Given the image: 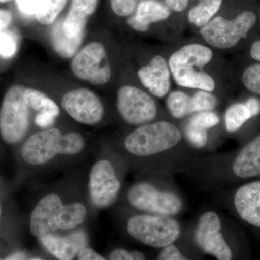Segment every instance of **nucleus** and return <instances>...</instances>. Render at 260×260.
Instances as JSON below:
<instances>
[{"label":"nucleus","mask_w":260,"mask_h":260,"mask_svg":"<svg viewBox=\"0 0 260 260\" xmlns=\"http://www.w3.org/2000/svg\"><path fill=\"white\" fill-rule=\"evenodd\" d=\"M85 147V140L80 133L62 135L57 128H50L31 135L22 147L21 155L27 164L43 165L59 155H77Z\"/></svg>","instance_id":"obj_1"},{"label":"nucleus","mask_w":260,"mask_h":260,"mask_svg":"<svg viewBox=\"0 0 260 260\" xmlns=\"http://www.w3.org/2000/svg\"><path fill=\"white\" fill-rule=\"evenodd\" d=\"M213 51L199 44H190L175 51L169 58V66L174 79L184 88L213 92L215 80L204 70L211 61Z\"/></svg>","instance_id":"obj_2"},{"label":"nucleus","mask_w":260,"mask_h":260,"mask_svg":"<svg viewBox=\"0 0 260 260\" xmlns=\"http://www.w3.org/2000/svg\"><path fill=\"white\" fill-rule=\"evenodd\" d=\"M182 138L177 126L169 121H160L137 128L126 136L124 147L135 156H152L177 146Z\"/></svg>","instance_id":"obj_3"},{"label":"nucleus","mask_w":260,"mask_h":260,"mask_svg":"<svg viewBox=\"0 0 260 260\" xmlns=\"http://www.w3.org/2000/svg\"><path fill=\"white\" fill-rule=\"evenodd\" d=\"M126 229L132 237L145 245L164 248L174 244L181 234V228L172 216L142 214L128 220Z\"/></svg>","instance_id":"obj_4"},{"label":"nucleus","mask_w":260,"mask_h":260,"mask_svg":"<svg viewBox=\"0 0 260 260\" xmlns=\"http://www.w3.org/2000/svg\"><path fill=\"white\" fill-rule=\"evenodd\" d=\"M25 87L15 85L5 94L0 109V134L5 143L16 144L28 132L30 111L24 99Z\"/></svg>","instance_id":"obj_5"},{"label":"nucleus","mask_w":260,"mask_h":260,"mask_svg":"<svg viewBox=\"0 0 260 260\" xmlns=\"http://www.w3.org/2000/svg\"><path fill=\"white\" fill-rule=\"evenodd\" d=\"M256 22L255 14L250 11L242 12L234 20L215 17L202 27L200 34L211 47L229 49L245 37Z\"/></svg>","instance_id":"obj_6"},{"label":"nucleus","mask_w":260,"mask_h":260,"mask_svg":"<svg viewBox=\"0 0 260 260\" xmlns=\"http://www.w3.org/2000/svg\"><path fill=\"white\" fill-rule=\"evenodd\" d=\"M128 201L133 208L153 215L174 216L180 213L183 202L175 193L160 190L148 182H138L130 188Z\"/></svg>","instance_id":"obj_7"},{"label":"nucleus","mask_w":260,"mask_h":260,"mask_svg":"<svg viewBox=\"0 0 260 260\" xmlns=\"http://www.w3.org/2000/svg\"><path fill=\"white\" fill-rule=\"evenodd\" d=\"M73 75L92 85L107 83L112 77L107 51L101 43H90L73 56L71 62Z\"/></svg>","instance_id":"obj_8"},{"label":"nucleus","mask_w":260,"mask_h":260,"mask_svg":"<svg viewBox=\"0 0 260 260\" xmlns=\"http://www.w3.org/2000/svg\"><path fill=\"white\" fill-rule=\"evenodd\" d=\"M116 106L121 117L132 125L148 124L155 119L158 112L153 98L133 85L119 89Z\"/></svg>","instance_id":"obj_9"},{"label":"nucleus","mask_w":260,"mask_h":260,"mask_svg":"<svg viewBox=\"0 0 260 260\" xmlns=\"http://www.w3.org/2000/svg\"><path fill=\"white\" fill-rule=\"evenodd\" d=\"M61 106L72 119L84 125H96L104 115L100 98L88 88L67 92L61 98Z\"/></svg>","instance_id":"obj_10"},{"label":"nucleus","mask_w":260,"mask_h":260,"mask_svg":"<svg viewBox=\"0 0 260 260\" xmlns=\"http://www.w3.org/2000/svg\"><path fill=\"white\" fill-rule=\"evenodd\" d=\"M120 189L121 183L112 162L103 159L95 162L89 177V193L94 206L109 208L115 203Z\"/></svg>","instance_id":"obj_11"},{"label":"nucleus","mask_w":260,"mask_h":260,"mask_svg":"<svg viewBox=\"0 0 260 260\" xmlns=\"http://www.w3.org/2000/svg\"><path fill=\"white\" fill-rule=\"evenodd\" d=\"M221 221L218 214L208 211L200 217L194 232L197 245L206 254L218 260L232 259V249L228 245L223 234Z\"/></svg>","instance_id":"obj_12"},{"label":"nucleus","mask_w":260,"mask_h":260,"mask_svg":"<svg viewBox=\"0 0 260 260\" xmlns=\"http://www.w3.org/2000/svg\"><path fill=\"white\" fill-rule=\"evenodd\" d=\"M64 205L59 195L51 193L39 200L31 213L30 232L38 238L61 230Z\"/></svg>","instance_id":"obj_13"},{"label":"nucleus","mask_w":260,"mask_h":260,"mask_svg":"<svg viewBox=\"0 0 260 260\" xmlns=\"http://www.w3.org/2000/svg\"><path fill=\"white\" fill-rule=\"evenodd\" d=\"M138 75L143 86L155 96L162 98L169 93L171 70L164 56H153L148 65L138 70Z\"/></svg>","instance_id":"obj_14"},{"label":"nucleus","mask_w":260,"mask_h":260,"mask_svg":"<svg viewBox=\"0 0 260 260\" xmlns=\"http://www.w3.org/2000/svg\"><path fill=\"white\" fill-rule=\"evenodd\" d=\"M39 239L51 255L60 260L74 259L78 251L87 245L88 241L86 234L83 231H78L67 237L48 234Z\"/></svg>","instance_id":"obj_15"},{"label":"nucleus","mask_w":260,"mask_h":260,"mask_svg":"<svg viewBox=\"0 0 260 260\" xmlns=\"http://www.w3.org/2000/svg\"><path fill=\"white\" fill-rule=\"evenodd\" d=\"M234 206L243 220L260 228V181L241 186L234 196Z\"/></svg>","instance_id":"obj_16"},{"label":"nucleus","mask_w":260,"mask_h":260,"mask_svg":"<svg viewBox=\"0 0 260 260\" xmlns=\"http://www.w3.org/2000/svg\"><path fill=\"white\" fill-rule=\"evenodd\" d=\"M99 0H73L62 21L63 32L68 37L85 34L89 18L97 10Z\"/></svg>","instance_id":"obj_17"},{"label":"nucleus","mask_w":260,"mask_h":260,"mask_svg":"<svg viewBox=\"0 0 260 260\" xmlns=\"http://www.w3.org/2000/svg\"><path fill=\"white\" fill-rule=\"evenodd\" d=\"M171 11L167 5L158 0H143L137 7L135 15L128 19L127 23L136 31L146 32L152 23L169 18Z\"/></svg>","instance_id":"obj_18"},{"label":"nucleus","mask_w":260,"mask_h":260,"mask_svg":"<svg viewBox=\"0 0 260 260\" xmlns=\"http://www.w3.org/2000/svg\"><path fill=\"white\" fill-rule=\"evenodd\" d=\"M234 174L239 178L260 176V135L242 149L233 164Z\"/></svg>","instance_id":"obj_19"},{"label":"nucleus","mask_w":260,"mask_h":260,"mask_svg":"<svg viewBox=\"0 0 260 260\" xmlns=\"http://www.w3.org/2000/svg\"><path fill=\"white\" fill-rule=\"evenodd\" d=\"M85 34L74 38L64 35L62 22L54 24L51 31V42L56 52L64 59L73 57L83 42Z\"/></svg>","instance_id":"obj_20"},{"label":"nucleus","mask_w":260,"mask_h":260,"mask_svg":"<svg viewBox=\"0 0 260 260\" xmlns=\"http://www.w3.org/2000/svg\"><path fill=\"white\" fill-rule=\"evenodd\" d=\"M24 99L29 108L39 113H47L55 117L60 114L57 104L42 91L34 88H25Z\"/></svg>","instance_id":"obj_21"},{"label":"nucleus","mask_w":260,"mask_h":260,"mask_svg":"<svg viewBox=\"0 0 260 260\" xmlns=\"http://www.w3.org/2000/svg\"><path fill=\"white\" fill-rule=\"evenodd\" d=\"M198 4L191 8L188 20L198 27L204 26L218 13L223 0H198Z\"/></svg>","instance_id":"obj_22"},{"label":"nucleus","mask_w":260,"mask_h":260,"mask_svg":"<svg viewBox=\"0 0 260 260\" xmlns=\"http://www.w3.org/2000/svg\"><path fill=\"white\" fill-rule=\"evenodd\" d=\"M167 106L171 115L176 119H181L194 113L191 97L179 90L169 94Z\"/></svg>","instance_id":"obj_23"},{"label":"nucleus","mask_w":260,"mask_h":260,"mask_svg":"<svg viewBox=\"0 0 260 260\" xmlns=\"http://www.w3.org/2000/svg\"><path fill=\"white\" fill-rule=\"evenodd\" d=\"M251 116L245 104H233L227 109L225 115V127L230 133L237 131Z\"/></svg>","instance_id":"obj_24"},{"label":"nucleus","mask_w":260,"mask_h":260,"mask_svg":"<svg viewBox=\"0 0 260 260\" xmlns=\"http://www.w3.org/2000/svg\"><path fill=\"white\" fill-rule=\"evenodd\" d=\"M68 0H45L42 8L36 13V20L44 25L54 24Z\"/></svg>","instance_id":"obj_25"},{"label":"nucleus","mask_w":260,"mask_h":260,"mask_svg":"<svg viewBox=\"0 0 260 260\" xmlns=\"http://www.w3.org/2000/svg\"><path fill=\"white\" fill-rule=\"evenodd\" d=\"M191 99L194 113L213 110L218 104V99L206 90H199L191 96Z\"/></svg>","instance_id":"obj_26"},{"label":"nucleus","mask_w":260,"mask_h":260,"mask_svg":"<svg viewBox=\"0 0 260 260\" xmlns=\"http://www.w3.org/2000/svg\"><path fill=\"white\" fill-rule=\"evenodd\" d=\"M242 81L249 91L260 95V64L248 67L243 73Z\"/></svg>","instance_id":"obj_27"},{"label":"nucleus","mask_w":260,"mask_h":260,"mask_svg":"<svg viewBox=\"0 0 260 260\" xmlns=\"http://www.w3.org/2000/svg\"><path fill=\"white\" fill-rule=\"evenodd\" d=\"M219 122H220L219 116L215 113L208 111V112L196 113V114H194L188 121L187 124L208 130L218 125Z\"/></svg>","instance_id":"obj_28"},{"label":"nucleus","mask_w":260,"mask_h":260,"mask_svg":"<svg viewBox=\"0 0 260 260\" xmlns=\"http://www.w3.org/2000/svg\"><path fill=\"white\" fill-rule=\"evenodd\" d=\"M184 133H185L186 140L194 148H204L208 143V136L207 129H201V128L187 124L186 126L185 130H184Z\"/></svg>","instance_id":"obj_29"},{"label":"nucleus","mask_w":260,"mask_h":260,"mask_svg":"<svg viewBox=\"0 0 260 260\" xmlns=\"http://www.w3.org/2000/svg\"><path fill=\"white\" fill-rule=\"evenodd\" d=\"M140 0H110L113 13L119 17L131 16L137 9Z\"/></svg>","instance_id":"obj_30"},{"label":"nucleus","mask_w":260,"mask_h":260,"mask_svg":"<svg viewBox=\"0 0 260 260\" xmlns=\"http://www.w3.org/2000/svg\"><path fill=\"white\" fill-rule=\"evenodd\" d=\"M17 50L13 38L6 32H0V55L4 58L12 57Z\"/></svg>","instance_id":"obj_31"},{"label":"nucleus","mask_w":260,"mask_h":260,"mask_svg":"<svg viewBox=\"0 0 260 260\" xmlns=\"http://www.w3.org/2000/svg\"><path fill=\"white\" fill-rule=\"evenodd\" d=\"M45 0H16L19 9L27 15H36Z\"/></svg>","instance_id":"obj_32"},{"label":"nucleus","mask_w":260,"mask_h":260,"mask_svg":"<svg viewBox=\"0 0 260 260\" xmlns=\"http://www.w3.org/2000/svg\"><path fill=\"white\" fill-rule=\"evenodd\" d=\"M159 260H185L186 256L181 254V251L174 244L164 246L158 256Z\"/></svg>","instance_id":"obj_33"},{"label":"nucleus","mask_w":260,"mask_h":260,"mask_svg":"<svg viewBox=\"0 0 260 260\" xmlns=\"http://www.w3.org/2000/svg\"><path fill=\"white\" fill-rule=\"evenodd\" d=\"M77 259L78 260H104L105 258L101 255L100 254L94 250L92 248L85 246L82 248L78 254H77Z\"/></svg>","instance_id":"obj_34"},{"label":"nucleus","mask_w":260,"mask_h":260,"mask_svg":"<svg viewBox=\"0 0 260 260\" xmlns=\"http://www.w3.org/2000/svg\"><path fill=\"white\" fill-rule=\"evenodd\" d=\"M56 118L47 113H39L36 116L35 122L40 127L47 128L54 124Z\"/></svg>","instance_id":"obj_35"},{"label":"nucleus","mask_w":260,"mask_h":260,"mask_svg":"<svg viewBox=\"0 0 260 260\" xmlns=\"http://www.w3.org/2000/svg\"><path fill=\"white\" fill-rule=\"evenodd\" d=\"M109 259L111 260H135L133 251L124 249H116L110 253Z\"/></svg>","instance_id":"obj_36"},{"label":"nucleus","mask_w":260,"mask_h":260,"mask_svg":"<svg viewBox=\"0 0 260 260\" xmlns=\"http://www.w3.org/2000/svg\"><path fill=\"white\" fill-rule=\"evenodd\" d=\"M164 2L169 9L179 13L187 8L189 0H164Z\"/></svg>","instance_id":"obj_37"},{"label":"nucleus","mask_w":260,"mask_h":260,"mask_svg":"<svg viewBox=\"0 0 260 260\" xmlns=\"http://www.w3.org/2000/svg\"><path fill=\"white\" fill-rule=\"evenodd\" d=\"M245 105L250 112L251 118L260 114V101L256 98L252 97L248 99L245 103Z\"/></svg>","instance_id":"obj_38"},{"label":"nucleus","mask_w":260,"mask_h":260,"mask_svg":"<svg viewBox=\"0 0 260 260\" xmlns=\"http://www.w3.org/2000/svg\"><path fill=\"white\" fill-rule=\"evenodd\" d=\"M12 20H13V15L10 11L0 10V29L8 27L11 23Z\"/></svg>","instance_id":"obj_39"},{"label":"nucleus","mask_w":260,"mask_h":260,"mask_svg":"<svg viewBox=\"0 0 260 260\" xmlns=\"http://www.w3.org/2000/svg\"><path fill=\"white\" fill-rule=\"evenodd\" d=\"M250 54L253 59L260 61V41L254 42L251 46Z\"/></svg>","instance_id":"obj_40"},{"label":"nucleus","mask_w":260,"mask_h":260,"mask_svg":"<svg viewBox=\"0 0 260 260\" xmlns=\"http://www.w3.org/2000/svg\"><path fill=\"white\" fill-rule=\"evenodd\" d=\"M27 259V255L23 251H16V252L13 253L10 255L7 256L5 259Z\"/></svg>","instance_id":"obj_41"},{"label":"nucleus","mask_w":260,"mask_h":260,"mask_svg":"<svg viewBox=\"0 0 260 260\" xmlns=\"http://www.w3.org/2000/svg\"><path fill=\"white\" fill-rule=\"evenodd\" d=\"M133 254H134L135 260H141L145 259L144 254L142 253L141 251H133Z\"/></svg>","instance_id":"obj_42"},{"label":"nucleus","mask_w":260,"mask_h":260,"mask_svg":"<svg viewBox=\"0 0 260 260\" xmlns=\"http://www.w3.org/2000/svg\"><path fill=\"white\" fill-rule=\"evenodd\" d=\"M10 0H0V3H7V2H9Z\"/></svg>","instance_id":"obj_43"},{"label":"nucleus","mask_w":260,"mask_h":260,"mask_svg":"<svg viewBox=\"0 0 260 260\" xmlns=\"http://www.w3.org/2000/svg\"><path fill=\"white\" fill-rule=\"evenodd\" d=\"M2 215V205L0 204V219H1Z\"/></svg>","instance_id":"obj_44"}]
</instances>
